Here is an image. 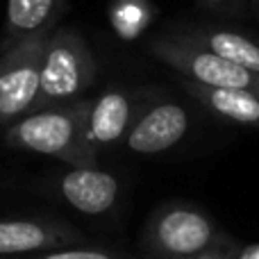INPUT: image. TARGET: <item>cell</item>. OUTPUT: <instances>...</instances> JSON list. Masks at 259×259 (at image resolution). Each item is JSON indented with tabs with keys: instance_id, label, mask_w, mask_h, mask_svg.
Masks as SVG:
<instances>
[{
	"instance_id": "cell-1",
	"label": "cell",
	"mask_w": 259,
	"mask_h": 259,
	"mask_svg": "<svg viewBox=\"0 0 259 259\" xmlns=\"http://www.w3.org/2000/svg\"><path fill=\"white\" fill-rule=\"evenodd\" d=\"M89 100L41 107L5 125V143L12 150L55 157L71 168L98 166V152L87 139Z\"/></svg>"
},
{
	"instance_id": "cell-2",
	"label": "cell",
	"mask_w": 259,
	"mask_h": 259,
	"mask_svg": "<svg viewBox=\"0 0 259 259\" xmlns=\"http://www.w3.org/2000/svg\"><path fill=\"white\" fill-rule=\"evenodd\" d=\"M230 239L191 205H164L148 219L141 248L150 259H225Z\"/></svg>"
},
{
	"instance_id": "cell-3",
	"label": "cell",
	"mask_w": 259,
	"mask_h": 259,
	"mask_svg": "<svg viewBox=\"0 0 259 259\" xmlns=\"http://www.w3.org/2000/svg\"><path fill=\"white\" fill-rule=\"evenodd\" d=\"M98 77V64L75 27H55L44 41L39 66V105H66L82 100Z\"/></svg>"
},
{
	"instance_id": "cell-4",
	"label": "cell",
	"mask_w": 259,
	"mask_h": 259,
	"mask_svg": "<svg viewBox=\"0 0 259 259\" xmlns=\"http://www.w3.org/2000/svg\"><path fill=\"white\" fill-rule=\"evenodd\" d=\"M148 53L161 64L178 71L182 77L216 89L248 91L259 96V75L239 64L214 55L211 50L193 44L187 36H155L148 41Z\"/></svg>"
},
{
	"instance_id": "cell-5",
	"label": "cell",
	"mask_w": 259,
	"mask_h": 259,
	"mask_svg": "<svg viewBox=\"0 0 259 259\" xmlns=\"http://www.w3.org/2000/svg\"><path fill=\"white\" fill-rule=\"evenodd\" d=\"M46 39L25 41L0 53V125L18 121L39 105V66Z\"/></svg>"
},
{
	"instance_id": "cell-6",
	"label": "cell",
	"mask_w": 259,
	"mask_h": 259,
	"mask_svg": "<svg viewBox=\"0 0 259 259\" xmlns=\"http://www.w3.org/2000/svg\"><path fill=\"white\" fill-rule=\"evenodd\" d=\"M155 96L152 89H127L114 84L107 87L98 98H91L87 112V139L91 148L100 155L105 148L125 141L132 123Z\"/></svg>"
},
{
	"instance_id": "cell-7",
	"label": "cell",
	"mask_w": 259,
	"mask_h": 259,
	"mask_svg": "<svg viewBox=\"0 0 259 259\" xmlns=\"http://www.w3.org/2000/svg\"><path fill=\"white\" fill-rule=\"evenodd\" d=\"M191 130V114L182 103L173 98H161L159 94L141 109L132 123L125 148L134 155L155 157L168 152L182 141Z\"/></svg>"
},
{
	"instance_id": "cell-8",
	"label": "cell",
	"mask_w": 259,
	"mask_h": 259,
	"mask_svg": "<svg viewBox=\"0 0 259 259\" xmlns=\"http://www.w3.org/2000/svg\"><path fill=\"white\" fill-rule=\"evenodd\" d=\"M84 243L77 228L55 219H0V259H23Z\"/></svg>"
},
{
	"instance_id": "cell-9",
	"label": "cell",
	"mask_w": 259,
	"mask_h": 259,
	"mask_svg": "<svg viewBox=\"0 0 259 259\" xmlns=\"http://www.w3.org/2000/svg\"><path fill=\"white\" fill-rule=\"evenodd\" d=\"M59 198L84 216H103L114 209L121 196V182L116 175L98 168V166H84V168H71L59 175L55 182Z\"/></svg>"
},
{
	"instance_id": "cell-10",
	"label": "cell",
	"mask_w": 259,
	"mask_h": 259,
	"mask_svg": "<svg viewBox=\"0 0 259 259\" xmlns=\"http://www.w3.org/2000/svg\"><path fill=\"white\" fill-rule=\"evenodd\" d=\"M68 0H7L0 53L18 44L46 39L66 14Z\"/></svg>"
},
{
	"instance_id": "cell-11",
	"label": "cell",
	"mask_w": 259,
	"mask_h": 259,
	"mask_svg": "<svg viewBox=\"0 0 259 259\" xmlns=\"http://www.w3.org/2000/svg\"><path fill=\"white\" fill-rule=\"evenodd\" d=\"M182 89L189 98L211 112L214 116L225 118L230 123L246 127H259V96L248 91H232V89H216L200 82L187 80L180 75Z\"/></svg>"
},
{
	"instance_id": "cell-12",
	"label": "cell",
	"mask_w": 259,
	"mask_h": 259,
	"mask_svg": "<svg viewBox=\"0 0 259 259\" xmlns=\"http://www.w3.org/2000/svg\"><path fill=\"white\" fill-rule=\"evenodd\" d=\"M184 36L191 39L193 44L211 50L219 57L230 59V62L259 75V44L252 41L250 36L232 30H214V27H196Z\"/></svg>"
},
{
	"instance_id": "cell-13",
	"label": "cell",
	"mask_w": 259,
	"mask_h": 259,
	"mask_svg": "<svg viewBox=\"0 0 259 259\" xmlns=\"http://www.w3.org/2000/svg\"><path fill=\"white\" fill-rule=\"evenodd\" d=\"M23 259H141L127 255V252H118L112 248H94V246H66V248H55V250H46L39 255H30Z\"/></svg>"
},
{
	"instance_id": "cell-14",
	"label": "cell",
	"mask_w": 259,
	"mask_h": 259,
	"mask_svg": "<svg viewBox=\"0 0 259 259\" xmlns=\"http://www.w3.org/2000/svg\"><path fill=\"white\" fill-rule=\"evenodd\" d=\"M200 3L225 16H239L246 12V0H200Z\"/></svg>"
},
{
	"instance_id": "cell-15",
	"label": "cell",
	"mask_w": 259,
	"mask_h": 259,
	"mask_svg": "<svg viewBox=\"0 0 259 259\" xmlns=\"http://www.w3.org/2000/svg\"><path fill=\"white\" fill-rule=\"evenodd\" d=\"M234 259H259V243L243 248V250H239V255L234 257Z\"/></svg>"
},
{
	"instance_id": "cell-16",
	"label": "cell",
	"mask_w": 259,
	"mask_h": 259,
	"mask_svg": "<svg viewBox=\"0 0 259 259\" xmlns=\"http://www.w3.org/2000/svg\"><path fill=\"white\" fill-rule=\"evenodd\" d=\"M252 3H255V7H257V14H259V0H252Z\"/></svg>"
}]
</instances>
